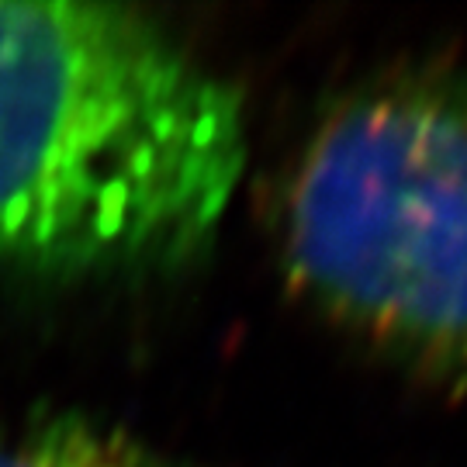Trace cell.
<instances>
[{
    "label": "cell",
    "instance_id": "1",
    "mask_svg": "<svg viewBox=\"0 0 467 467\" xmlns=\"http://www.w3.org/2000/svg\"><path fill=\"white\" fill-rule=\"evenodd\" d=\"M246 150L239 90L152 17L0 0V270L181 267L222 229Z\"/></svg>",
    "mask_w": 467,
    "mask_h": 467
},
{
    "label": "cell",
    "instance_id": "2",
    "mask_svg": "<svg viewBox=\"0 0 467 467\" xmlns=\"http://www.w3.org/2000/svg\"><path fill=\"white\" fill-rule=\"evenodd\" d=\"M284 274L370 350L467 388V67L360 84L295 156Z\"/></svg>",
    "mask_w": 467,
    "mask_h": 467
},
{
    "label": "cell",
    "instance_id": "3",
    "mask_svg": "<svg viewBox=\"0 0 467 467\" xmlns=\"http://www.w3.org/2000/svg\"><path fill=\"white\" fill-rule=\"evenodd\" d=\"M0 467H156V461L118 426L59 412L4 426Z\"/></svg>",
    "mask_w": 467,
    "mask_h": 467
}]
</instances>
